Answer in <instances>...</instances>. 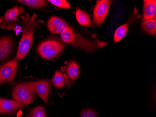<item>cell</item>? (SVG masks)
<instances>
[{"mask_svg": "<svg viewBox=\"0 0 156 117\" xmlns=\"http://www.w3.org/2000/svg\"><path fill=\"white\" fill-rule=\"evenodd\" d=\"M36 14L30 16L29 14L21 16L22 19L23 33L17 49L16 58L17 60L24 58L29 52L34 38V31L37 28H40L41 20L37 19Z\"/></svg>", "mask_w": 156, "mask_h": 117, "instance_id": "6da1fadb", "label": "cell"}, {"mask_svg": "<svg viewBox=\"0 0 156 117\" xmlns=\"http://www.w3.org/2000/svg\"><path fill=\"white\" fill-rule=\"evenodd\" d=\"M62 40L73 46L83 49L90 53L96 50L98 46H104V42L91 41L85 38L82 35L76 33L72 28L69 27L60 34Z\"/></svg>", "mask_w": 156, "mask_h": 117, "instance_id": "7a4b0ae2", "label": "cell"}, {"mask_svg": "<svg viewBox=\"0 0 156 117\" xmlns=\"http://www.w3.org/2000/svg\"><path fill=\"white\" fill-rule=\"evenodd\" d=\"M13 99L22 104H30L35 100L36 92L31 82H23L16 85L12 91Z\"/></svg>", "mask_w": 156, "mask_h": 117, "instance_id": "3957f363", "label": "cell"}, {"mask_svg": "<svg viewBox=\"0 0 156 117\" xmlns=\"http://www.w3.org/2000/svg\"><path fill=\"white\" fill-rule=\"evenodd\" d=\"M65 45L62 42L50 39L41 42L37 47L38 54L44 59H52L64 50Z\"/></svg>", "mask_w": 156, "mask_h": 117, "instance_id": "277c9868", "label": "cell"}, {"mask_svg": "<svg viewBox=\"0 0 156 117\" xmlns=\"http://www.w3.org/2000/svg\"><path fill=\"white\" fill-rule=\"evenodd\" d=\"M24 11V9L21 6H14L8 9L4 15L0 17V27L6 30H13L18 23L19 16Z\"/></svg>", "mask_w": 156, "mask_h": 117, "instance_id": "5b68a950", "label": "cell"}, {"mask_svg": "<svg viewBox=\"0 0 156 117\" xmlns=\"http://www.w3.org/2000/svg\"><path fill=\"white\" fill-rule=\"evenodd\" d=\"M18 66L17 58L14 59L0 67V84L14 81L16 75Z\"/></svg>", "mask_w": 156, "mask_h": 117, "instance_id": "8992f818", "label": "cell"}, {"mask_svg": "<svg viewBox=\"0 0 156 117\" xmlns=\"http://www.w3.org/2000/svg\"><path fill=\"white\" fill-rule=\"evenodd\" d=\"M110 4L111 1H97L93 11L94 20L97 25H101L107 16Z\"/></svg>", "mask_w": 156, "mask_h": 117, "instance_id": "52a82bcc", "label": "cell"}, {"mask_svg": "<svg viewBox=\"0 0 156 117\" xmlns=\"http://www.w3.org/2000/svg\"><path fill=\"white\" fill-rule=\"evenodd\" d=\"M13 50L14 41L10 36H2L0 38V64L8 59Z\"/></svg>", "mask_w": 156, "mask_h": 117, "instance_id": "ba28073f", "label": "cell"}, {"mask_svg": "<svg viewBox=\"0 0 156 117\" xmlns=\"http://www.w3.org/2000/svg\"><path fill=\"white\" fill-rule=\"evenodd\" d=\"M31 84L36 93L47 104L51 89L50 82L48 80H41L31 82Z\"/></svg>", "mask_w": 156, "mask_h": 117, "instance_id": "9c48e42d", "label": "cell"}, {"mask_svg": "<svg viewBox=\"0 0 156 117\" xmlns=\"http://www.w3.org/2000/svg\"><path fill=\"white\" fill-rule=\"evenodd\" d=\"M25 106L15 100L2 98L0 106V113L7 115H12Z\"/></svg>", "mask_w": 156, "mask_h": 117, "instance_id": "30bf717a", "label": "cell"}, {"mask_svg": "<svg viewBox=\"0 0 156 117\" xmlns=\"http://www.w3.org/2000/svg\"><path fill=\"white\" fill-rule=\"evenodd\" d=\"M47 25L49 31L53 34H61L69 27L65 21L57 16L49 18Z\"/></svg>", "mask_w": 156, "mask_h": 117, "instance_id": "8fae6325", "label": "cell"}, {"mask_svg": "<svg viewBox=\"0 0 156 117\" xmlns=\"http://www.w3.org/2000/svg\"><path fill=\"white\" fill-rule=\"evenodd\" d=\"M156 1L155 0L144 1L142 21L153 19L156 16Z\"/></svg>", "mask_w": 156, "mask_h": 117, "instance_id": "7c38bea8", "label": "cell"}, {"mask_svg": "<svg viewBox=\"0 0 156 117\" xmlns=\"http://www.w3.org/2000/svg\"><path fill=\"white\" fill-rule=\"evenodd\" d=\"M80 73L79 65L75 61H70L66 67V74L70 80L74 81L78 78Z\"/></svg>", "mask_w": 156, "mask_h": 117, "instance_id": "4fadbf2b", "label": "cell"}, {"mask_svg": "<svg viewBox=\"0 0 156 117\" xmlns=\"http://www.w3.org/2000/svg\"><path fill=\"white\" fill-rule=\"evenodd\" d=\"M76 19L78 22L84 26H90L92 25V22L87 13L81 10L78 9L76 12Z\"/></svg>", "mask_w": 156, "mask_h": 117, "instance_id": "5bb4252c", "label": "cell"}, {"mask_svg": "<svg viewBox=\"0 0 156 117\" xmlns=\"http://www.w3.org/2000/svg\"><path fill=\"white\" fill-rule=\"evenodd\" d=\"M142 27L144 31L150 35H155L156 32V22L153 19L142 21Z\"/></svg>", "mask_w": 156, "mask_h": 117, "instance_id": "9a60e30c", "label": "cell"}, {"mask_svg": "<svg viewBox=\"0 0 156 117\" xmlns=\"http://www.w3.org/2000/svg\"><path fill=\"white\" fill-rule=\"evenodd\" d=\"M18 2L26 6L36 9L41 8L46 4V1L44 0H20Z\"/></svg>", "mask_w": 156, "mask_h": 117, "instance_id": "2e32d148", "label": "cell"}, {"mask_svg": "<svg viewBox=\"0 0 156 117\" xmlns=\"http://www.w3.org/2000/svg\"><path fill=\"white\" fill-rule=\"evenodd\" d=\"M52 82L56 88H62L65 86V79L62 73L57 71L53 75Z\"/></svg>", "mask_w": 156, "mask_h": 117, "instance_id": "e0dca14e", "label": "cell"}, {"mask_svg": "<svg viewBox=\"0 0 156 117\" xmlns=\"http://www.w3.org/2000/svg\"><path fill=\"white\" fill-rule=\"evenodd\" d=\"M128 29V25L126 24L119 26L116 29L114 36V41L115 43H117L125 37V35L127 34Z\"/></svg>", "mask_w": 156, "mask_h": 117, "instance_id": "ac0fdd59", "label": "cell"}, {"mask_svg": "<svg viewBox=\"0 0 156 117\" xmlns=\"http://www.w3.org/2000/svg\"><path fill=\"white\" fill-rule=\"evenodd\" d=\"M27 117H46V112L43 106H37L32 109Z\"/></svg>", "mask_w": 156, "mask_h": 117, "instance_id": "d6986e66", "label": "cell"}, {"mask_svg": "<svg viewBox=\"0 0 156 117\" xmlns=\"http://www.w3.org/2000/svg\"><path fill=\"white\" fill-rule=\"evenodd\" d=\"M48 2L52 5L63 9H68L70 6L68 2L66 0H49Z\"/></svg>", "mask_w": 156, "mask_h": 117, "instance_id": "ffe728a7", "label": "cell"}, {"mask_svg": "<svg viewBox=\"0 0 156 117\" xmlns=\"http://www.w3.org/2000/svg\"><path fill=\"white\" fill-rule=\"evenodd\" d=\"M80 117H98V114L93 109H87L81 112Z\"/></svg>", "mask_w": 156, "mask_h": 117, "instance_id": "44dd1931", "label": "cell"}, {"mask_svg": "<svg viewBox=\"0 0 156 117\" xmlns=\"http://www.w3.org/2000/svg\"><path fill=\"white\" fill-rule=\"evenodd\" d=\"M2 98H0V106H1V102Z\"/></svg>", "mask_w": 156, "mask_h": 117, "instance_id": "7402d4cb", "label": "cell"}, {"mask_svg": "<svg viewBox=\"0 0 156 117\" xmlns=\"http://www.w3.org/2000/svg\"><path fill=\"white\" fill-rule=\"evenodd\" d=\"M0 67H1V65H0Z\"/></svg>", "mask_w": 156, "mask_h": 117, "instance_id": "603a6c76", "label": "cell"}]
</instances>
